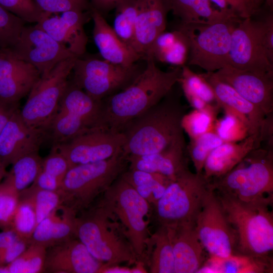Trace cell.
<instances>
[{
    "mask_svg": "<svg viewBox=\"0 0 273 273\" xmlns=\"http://www.w3.org/2000/svg\"><path fill=\"white\" fill-rule=\"evenodd\" d=\"M44 13H57L71 10L89 11L88 0H32Z\"/></svg>",
    "mask_w": 273,
    "mask_h": 273,
    "instance_id": "obj_47",
    "label": "cell"
},
{
    "mask_svg": "<svg viewBox=\"0 0 273 273\" xmlns=\"http://www.w3.org/2000/svg\"><path fill=\"white\" fill-rule=\"evenodd\" d=\"M90 18L89 10L42 13L40 20L35 25L47 32L73 55L81 57L85 52L88 41L84 26Z\"/></svg>",
    "mask_w": 273,
    "mask_h": 273,
    "instance_id": "obj_17",
    "label": "cell"
},
{
    "mask_svg": "<svg viewBox=\"0 0 273 273\" xmlns=\"http://www.w3.org/2000/svg\"><path fill=\"white\" fill-rule=\"evenodd\" d=\"M266 115L273 109V74H261L226 66L213 72Z\"/></svg>",
    "mask_w": 273,
    "mask_h": 273,
    "instance_id": "obj_19",
    "label": "cell"
},
{
    "mask_svg": "<svg viewBox=\"0 0 273 273\" xmlns=\"http://www.w3.org/2000/svg\"><path fill=\"white\" fill-rule=\"evenodd\" d=\"M167 12L163 0H142L132 46L141 58H146L156 38L165 31Z\"/></svg>",
    "mask_w": 273,
    "mask_h": 273,
    "instance_id": "obj_22",
    "label": "cell"
},
{
    "mask_svg": "<svg viewBox=\"0 0 273 273\" xmlns=\"http://www.w3.org/2000/svg\"><path fill=\"white\" fill-rule=\"evenodd\" d=\"M178 82L186 97H196L209 105L217 108L219 107L212 87L202 74H196L184 65Z\"/></svg>",
    "mask_w": 273,
    "mask_h": 273,
    "instance_id": "obj_36",
    "label": "cell"
},
{
    "mask_svg": "<svg viewBox=\"0 0 273 273\" xmlns=\"http://www.w3.org/2000/svg\"><path fill=\"white\" fill-rule=\"evenodd\" d=\"M272 262L236 253L227 257L209 255L197 272H264Z\"/></svg>",
    "mask_w": 273,
    "mask_h": 273,
    "instance_id": "obj_32",
    "label": "cell"
},
{
    "mask_svg": "<svg viewBox=\"0 0 273 273\" xmlns=\"http://www.w3.org/2000/svg\"><path fill=\"white\" fill-rule=\"evenodd\" d=\"M125 142L123 132L96 129L52 146L67 159L71 167L109 159L122 150Z\"/></svg>",
    "mask_w": 273,
    "mask_h": 273,
    "instance_id": "obj_15",
    "label": "cell"
},
{
    "mask_svg": "<svg viewBox=\"0 0 273 273\" xmlns=\"http://www.w3.org/2000/svg\"><path fill=\"white\" fill-rule=\"evenodd\" d=\"M100 109L101 101L95 100L69 79L47 129L48 139L54 146L97 129Z\"/></svg>",
    "mask_w": 273,
    "mask_h": 273,
    "instance_id": "obj_9",
    "label": "cell"
},
{
    "mask_svg": "<svg viewBox=\"0 0 273 273\" xmlns=\"http://www.w3.org/2000/svg\"><path fill=\"white\" fill-rule=\"evenodd\" d=\"M211 182L189 169L171 181L153 206L159 226L168 228L195 224Z\"/></svg>",
    "mask_w": 273,
    "mask_h": 273,
    "instance_id": "obj_7",
    "label": "cell"
},
{
    "mask_svg": "<svg viewBox=\"0 0 273 273\" xmlns=\"http://www.w3.org/2000/svg\"><path fill=\"white\" fill-rule=\"evenodd\" d=\"M105 264L95 258L77 238L49 247L43 271L54 273L103 272Z\"/></svg>",
    "mask_w": 273,
    "mask_h": 273,
    "instance_id": "obj_20",
    "label": "cell"
},
{
    "mask_svg": "<svg viewBox=\"0 0 273 273\" xmlns=\"http://www.w3.org/2000/svg\"><path fill=\"white\" fill-rule=\"evenodd\" d=\"M32 194L29 200L32 203L35 213L36 225L49 216L62 203L58 191L37 189L32 186L24 191Z\"/></svg>",
    "mask_w": 273,
    "mask_h": 273,
    "instance_id": "obj_40",
    "label": "cell"
},
{
    "mask_svg": "<svg viewBox=\"0 0 273 273\" xmlns=\"http://www.w3.org/2000/svg\"><path fill=\"white\" fill-rule=\"evenodd\" d=\"M76 214L66 207L61 217L56 216L53 212L36 225L29 239V244L47 248L75 237Z\"/></svg>",
    "mask_w": 273,
    "mask_h": 273,
    "instance_id": "obj_29",
    "label": "cell"
},
{
    "mask_svg": "<svg viewBox=\"0 0 273 273\" xmlns=\"http://www.w3.org/2000/svg\"><path fill=\"white\" fill-rule=\"evenodd\" d=\"M215 109L196 110L185 114L181 120V126L191 141L200 135L211 130L214 123Z\"/></svg>",
    "mask_w": 273,
    "mask_h": 273,
    "instance_id": "obj_42",
    "label": "cell"
},
{
    "mask_svg": "<svg viewBox=\"0 0 273 273\" xmlns=\"http://www.w3.org/2000/svg\"><path fill=\"white\" fill-rule=\"evenodd\" d=\"M225 111V115L214 125L215 132L223 142H237L251 134L245 119L230 110Z\"/></svg>",
    "mask_w": 273,
    "mask_h": 273,
    "instance_id": "obj_37",
    "label": "cell"
},
{
    "mask_svg": "<svg viewBox=\"0 0 273 273\" xmlns=\"http://www.w3.org/2000/svg\"><path fill=\"white\" fill-rule=\"evenodd\" d=\"M123 0H92L91 6L102 13L115 9Z\"/></svg>",
    "mask_w": 273,
    "mask_h": 273,
    "instance_id": "obj_53",
    "label": "cell"
},
{
    "mask_svg": "<svg viewBox=\"0 0 273 273\" xmlns=\"http://www.w3.org/2000/svg\"><path fill=\"white\" fill-rule=\"evenodd\" d=\"M145 261L150 273H174V257L167 228L159 226L147 243Z\"/></svg>",
    "mask_w": 273,
    "mask_h": 273,
    "instance_id": "obj_30",
    "label": "cell"
},
{
    "mask_svg": "<svg viewBox=\"0 0 273 273\" xmlns=\"http://www.w3.org/2000/svg\"><path fill=\"white\" fill-rule=\"evenodd\" d=\"M127 157L122 150L109 159L70 168L58 191L62 203L76 213L87 208L128 169Z\"/></svg>",
    "mask_w": 273,
    "mask_h": 273,
    "instance_id": "obj_5",
    "label": "cell"
},
{
    "mask_svg": "<svg viewBox=\"0 0 273 273\" xmlns=\"http://www.w3.org/2000/svg\"><path fill=\"white\" fill-rule=\"evenodd\" d=\"M141 1L123 0L115 8V14L112 27L121 40L132 49L135 22Z\"/></svg>",
    "mask_w": 273,
    "mask_h": 273,
    "instance_id": "obj_35",
    "label": "cell"
},
{
    "mask_svg": "<svg viewBox=\"0 0 273 273\" xmlns=\"http://www.w3.org/2000/svg\"><path fill=\"white\" fill-rule=\"evenodd\" d=\"M195 229L209 255L223 258L236 253L235 231L212 186L196 218Z\"/></svg>",
    "mask_w": 273,
    "mask_h": 273,
    "instance_id": "obj_13",
    "label": "cell"
},
{
    "mask_svg": "<svg viewBox=\"0 0 273 273\" xmlns=\"http://www.w3.org/2000/svg\"><path fill=\"white\" fill-rule=\"evenodd\" d=\"M231 35L229 65L261 74H273L262 40V21L240 20Z\"/></svg>",
    "mask_w": 273,
    "mask_h": 273,
    "instance_id": "obj_14",
    "label": "cell"
},
{
    "mask_svg": "<svg viewBox=\"0 0 273 273\" xmlns=\"http://www.w3.org/2000/svg\"><path fill=\"white\" fill-rule=\"evenodd\" d=\"M70 167L67 159L55 147L52 146L49 154L43 159L40 171L47 176L58 181L61 185Z\"/></svg>",
    "mask_w": 273,
    "mask_h": 273,
    "instance_id": "obj_45",
    "label": "cell"
},
{
    "mask_svg": "<svg viewBox=\"0 0 273 273\" xmlns=\"http://www.w3.org/2000/svg\"><path fill=\"white\" fill-rule=\"evenodd\" d=\"M185 141L153 154L128 156V168L162 174L171 180L189 170Z\"/></svg>",
    "mask_w": 273,
    "mask_h": 273,
    "instance_id": "obj_26",
    "label": "cell"
},
{
    "mask_svg": "<svg viewBox=\"0 0 273 273\" xmlns=\"http://www.w3.org/2000/svg\"><path fill=\"white\" fill-rule=\"evenodd\" d=\"M223 143L214 130L208 131L192 140L188 148L196 172L203 173L207 157L214 148Z\"/></svg>",
    "mask_w": 273,
    "mask_h": 273,
    "instance_id": "obj_39",
    "label": "cell"
},
{
    "mask_svg": "<svg viewBox=\"0 0 273 273\" xmlns=\"http://www.w3.org/2000/svg\"><path fill=\"white\" fill-rule=\"evenodd\" d=\"M211 184L215 192L242 201H273L272 151L253 150L232 170Z\"/></svg>",
    "mask_w": 273,
    "mask_h": 273,
    "instance_id": "obj_6",
    "label": "cell"
},
{
    "mask_svg": "<svg viewBox=\"0 0 273 273\" xmlns=\"http://www.w3.org/2000/svg\"><path fill=\"white\" fill-rule=\"evenodd\" d=\"M212 87L218 104L245 119L251 134L261 132L266 124V115L261 109L240 95L233 87L218 79L211 72L202 74Z\"/></svg>",
    "mask_w": 273,
    "mask_h": 273,
    "instance_id": "obj_27",
    "label": "cell"
},
{
    "mask_svg": "<svg viewBox=\"0 0 273 273\" xmlns=\"http://www.w3.org/2000/svg\"><path fill=\"white\" fill-rule=\"evenodd\" d=\"M263 136L259 132L250 134L237 142H223L207 157L203 170L205 177L211 181L225 174L251 152L258 149Z\"/></svg>",
    "mask_w": 273,
    "mask_h": 273,
    "instance_id": "obj_23",
    "label": "cell"
},
{
    "mask_svg": "<svg viewBox=\"0 0 273 273\" xmlns=\"http://www.w3.org/2000/svg\"><path fill=\"white\" fill-rule=\"evenodd\" d=\"M221 10H232L240 18L251 17L257 11L247 0H209Z\"/></svg>",
    "mask_w": 273,
    "mask_h": 273,
    "instance_id": "obj_48",
    "label": "cell"
},
{
    "mask_svg": "<svg viewBox=\"0 0 273 273\" xmlns=\"http://www.w3.org/2000/svg\"><path fill=\"white\" fill-rule=\"evenodd\" d=\"M127 86L101 101L97 129L122 132L133 119L164 98L178 82L181 67L164 71L151 57Z\"/></svg>",
    "mask_w": 273,
    "mask_h": 273,
    "instance_id": "obj_1",
    "label": "cell"
},
{
    "mask_svg": "<svg viewBox=\"0 0 273 273\" xmlns=\"http://www.w3.org/2000/svg\"><path fill=\"white\" fill-rule=\"evenodd\" d=\"M36 225L35 213L31 201L27 199L19 201L11 229L15 231L19 237L29 240Z\"/></svg>",
    "mask_w": 273,
    "mask_h": 273,
    "instance_id": "obj_43",
    "label": "cell"
},
{
    "mask_svg": "<svg viewBox=\"0 0 273 273\" xmlns=\"http://www.w3.org/2000/svg\"><path fill=\"white\" fill-rule=\"evenodd\" d=\"M121 176L152 206L157 203L172 181L160 174L129 168Z\"/></svg>",
    "mask_w": 273,
    "mask_h": 273,
    "instance_id": "obj_33",
    "label": "cell"
},
{
    "mask_svg": "<svg viewBox=\"0 0 273 273\" xmlns=\"http://www.w3.org/2000/svg\"><path fill=\"white\" fill-rule=\"evenodd\" d=\"M17 110L0 133V160L7 166L20 157L39 151L48 140L47 132L27 125Z\"/></svg>",
    "mask_w": 273,
    "mask_h": 273,
    "instance_id": "obj_18",
    "label": "cell"
},
{
    "mask_svg": "<svg viewBox=\"0 0 273 273\" xmlns=\"http://www.w3.org/2000/svg\"><path fill=\"white\" fill-rule=\"evenodd\" d=\"M239 18L208 24H180L189 45L188 64L207 72L229 65L232 31Z\"/></svg>",
    "mask_w": 273,
    "mask_h": 273,
    "instance_id": "obj_10",
    "label": "cell"
},
{
    "mask_svg": "<svg viewBox=\"0 0 273 273\" xmlns=\"http://www.w3.org/2000/svg\"><path fill=\"white\" fill-rule=\"evenodd\" d=\"M47 248L30 244L17 258L8 264L9 273H38L43 271Z\"/></svg>",
    "mask_w": 273,
    "mask_h": 273,
    "instance_id": "obj_38",
    "label": "cell"
},
{
    "mask_svg": "<svg viewBox=\"0 0 273 273\" xmlns=\"http://www.w3.org/2000/svg\"><path fill=\"white\" fill-rule=\"evenodd\" d=\"M42 160L39 151L26 154L12 164L5 178L20 194L34 182L41 170Z\"/></svg>",
    "mask_w": 273,
    "mask_h": 273,
    "instance_id": "obj_34",
    "label": "cell"
},
{
    "mask_svg": "<svg viewBox=\"0 0 273 273\" xmlns=\"http://www.w3.org/2000/svg\"><path fill=\"white\" fill-rule=\"evenodd\" d=\"M1 50H0V52H1Z\"/></svg>",
    "mask_w": 273,
    "mask_h": 273,
    "instance_id": "obj_56",
    "label": "cell"
},
{
    "mask_svg": "<svg viewBox=\"0 0 273 273\" xmlns=\"http://www.w3.org/2000/svg\"><path fill=\"white\" fill-rule=\"evenodd\" d=\"M40 77L31 64L15 56L10 50L0 52V99L19 104Z\"/></svg>",
    "mask_w": 273,
    "mask_h": 273,
    "instance_id": "obj_21",
    "label": "cell"
},
{
    "mask_svg": "<svg viewBox=\"0 0 273 273\" xmlns=\"http://www.w3.org/2000/svg\"><path fill=\"white\" fill-rule=\"evenodd\" d=\"M75 236L95 258L105 264L103 272L122 263H140L122 226L100 203L76 217Z\"/></svg>",
    "mask_w": 273,
    "mask_h": 273,
    "instance_id": "obj_4",
    "label": "cell"
},
{
    "mask_svg": "<svg viewBox=\"0 0 273 273\" xmlns=\"http://www.w3.org/2000/svg\"><path fill=\"white\" fill-rule=\"evenodd\" d=\"M19 109V104H11L0 99V133L13 113Z\"/></svg>",
    "mask_w": 273,
    "mask_h": 273,
    "instance_id": "obj_51",
    "label": "cell"
},
{
    "mask_svg": "<svg viewBox=\"0 0 273 273\" xmlns=\"http://www.w3.org/2000/svg\"><path fill=\"white\" fill-rule=\"evenodd\" d=\"M141 71L135 64L124 66L104 59L78 57L71 80L92 98L101 101L125 88Z\"/></svg>",
    "mask_w": 273,
    "mask_h": 273,
    "instance_id": "obj_12",
    "label": "cell"
},
{
    "mask_svg": "<svg viewBox=\"0 0 273 273\" xmlns=\"http://www.w3.org/2000/svg\"><path fill=\"white\" fill-rule=\"evenodd\" d=\"M77 58H68L58 64L48 74L40 76L20 111L27 125L47 132Z\"/></svg>",
    "mask_w": 273,
    "mask_h": 273,
    "instance_id": "obj_11",
    "label": "cell"
},
{
    "mask_svg": "<svg viewBox=\"0 0 273 273\" xmlns=\"http://www.w3.org/2000/svg\"><path fill=\"white\" fill-rule=\"evenodd\" d=\"M89 11L94 22L93 39L103 59L124 66L135 65L140 56L121 40L101 13L92 6Z\"/></svg>",
    "mask_w": 273,
    "mask_h": 273,
    "instance_id": "obj_24",
    "label": "cell"
},
{
    "mask_svg": "<svg viewBox=\"0 0 273 273\" xmlns=\"http://www.w3.org/2000/svg\"><path fill=\"white\" fill-rule=\"evenodd\" d=\"M189 45L187 39L179 29L164 31L156 38L146 58H153L177 67H182L188 59Z\"/></svg>",
    "mask_w": 273,
    "mask_h": 273,
    "instance_id": "obj_31",
    "label": "cell"
},
{
    "mask_svg": "<svg viewBox=\"0 0 273 273\" xmlns=\"http://www.w3.org/2000/svg\"><path fill=\"white\" fill-rule=\"evenodd\" d=\"M174 257V273H196L207 257L195 229V224L167 228Z\"/></svg>",
    "mask_w": 273,
    "mask_h": 273,
    "instance_id": "obj_25",
    "label": "cell"
},
{
    "mask_svg": "<svg viewBox=\"0 0 273 273\" xmlns=\"http://www.w3.org/2000/svg\"><path fill=\"white\" fill-rule=\"evenodd\" d=\"M25 22L0 5V50H11L14 47Z\"/></svg>",
    "mask_w": 273,
    "mask_h": 273,
    "instance_id": "obj_41",
    "label": "cell"
},
{
    "mask_svg": "<svg viewBox=\"0 0 273 273\" xmlns=\"http://www.w3.org/2000/svg\"><path fill=\"white\" fill-rule=\"evenodd\" d=\"M215 192L235 231L236 253L272 261L273 201L244 202Z\"/></svg>",
    "mask_w": 273,
    "mask_h": 273,
    "instance_id": "obj_3",
    "label": "cell"
},
{
    "mask_svg": "<svg viewBox=\"0 0 273 273\" xmlns=\"http://www.w3.org/2000/svg\"><path fill=\"white\" fill-rule=\"evenodd\" d=\"M254 5L256 7V8L258 10L259 5L260 3L263 1H265L267 4V5L271 8H272V5H273V0H253Z\"/></svg>",
    "mask_w": 273,
    "mask_h": 273,
    "instance_id": "obj_54",
    "label": "cell"
},
{
    "mask_svg": "<svg viewBox=\"0 0 273 273\" xmlns=\"http://www.w3.org/2000/svg\"><path fill=\"white\" fill-rule=\"evenodd\" d=\"M167 11L181 20V24H208L240 18L232 10L212 8L209 0H163Z\"/></svg>",
    "mask_w": 273,
    "mask_h": 273,
    "instance_id": "obj_28",
    "label": "cell"
},
{
    "mask_svg": "<svg viewBox=\"0 0 273 273\" xmlns=\"http://www.w3.org/2000/svg\"><path fill=\"white\" fill-rule=\"evenodd\" d=\"M262 40L266 55L273 64V16L269 14L262 21Z\"/></svg>",
    "mask_w": 273,
    "mask_h": 273,
    "instance_id": "obj_50",
    "label": "cell"
},
{
    "mask_svg": "<svg viewBox=\"0 0 273 273\" xmlns=\"http://www.w3.org/2000/svg\"><path fill=\"white\" fill-rule=\"evenodd\" d=\"M10 51L19 59L33 65L40 76L48 74L61 61L76 57L35 25L24 27Z\"/></svg>",
    "mask_w": 273,
    "mask_h": 273,
    "instance_id": "obj_16",
    "label": "cell"
},
{
    "mask_svg": "<svg viewBox=\"0 0 273 273\" xmlns=\"http://www.w3.org/2000/svg\"><path fill=\"white\" fill-rule=\"evenodd\" d=\"M122 226L140 263L145 259L149 214L152 206L121 175L103 194L99 202Z\"/></svg>",
    "mask_w": 273,
    "mask_h": 273,
    "instance_id": "obj_8",
    "label": "cell"
},
{
    "mask_svg": "<svg viewBox=\"0 0 273 273\" xmlns=\"http://www.w3.org/2000/svg\"><path fill=\"white\" fill-rule=\"evenodd\" d=\"M19 193L4 178L0 183V226L11 229L19 202Z\"/></svg>",
    "mask_w": 273,
    "mask_h": 273,
    "instance_id": "obj_44",
    "label": "cell"
},
{
    "mask_svg": "<svg viewBox=\"0 0 273 273\" xmlns=\"http://www.w3.org/2000/svg\"><path fill=\"white\" fill-rule=\"evenodd\" d=\"M0 273H9L7 265L0 264Z\"/></svg>",
    "mask_w": 273,
    "mask_h": 273,
    "instance_id": "obj_55",
    "label": "cell"
},
{
    "mask_svg": "<svg viewBox=\"0 0 273 273\" xmlns=\"http://www.w3.org/2000/svg\"><path fill=\"white\" fill-rule=\"evenodd\" d=\"M19 237L12 229L0 232V256Z\"/></svg>",
    "mask_w": 273,
    "mask_h": 273,
    "instance_id": "obj_52",
    "label": "cell"
},
{
    "mask_svg": "<svg viewBox=\"0 0 273 273\" xmlns=\"http://www.w3.org/2000/svg\"><path fill=\"white\" fill-rule=\"evenodd\" d=\"M172 89L160 101L133 119L124 128L122 148L127 156L157 153L185 141L181 120L184 108Z\"/></svg>",
    "mask_w": 273,
    "mask_h": 273,
    "instance_id": "obj_2",
    "label": "cell"
},
{
    "mask_svg": "<svg viewBox=\"0 0 273 273\" xmlns=\"http://www.w3.org/2000/svg\"><path fill=\"white\" fill-rule=\"evenodd\" d=\"M28 244V239L19 237L0 256V264L8 265L13 261L25 251Z\"/></svg>",
    "mask_w": 273,
    "mask_h": 273,
    "instance_id": "obj_49",
    "label": "cell"
},
{
    "mask_svg": "<svg viewBox=\"0 0 273 273\" xmlns=\"http://www.w3.org/2000/svg\"><path fill=\"white\" fill-rule=\"evenodd\" d=\"M0 5L25 22L36 23L42 15L32 0H0Z\"/></svg>",
    "mask_w": 273,
    "mask_h": 273,
    "instance_id": "obj_46",
    "label": "cell"
}]
</instances>
